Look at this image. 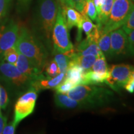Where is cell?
<instances>
[{"label": "cell", "instance_id": "cell-1", "mask_svg": "<svg viewBox=\"0 0 134 134\" xmlns=\"http://www.w3.org/2000/svg\"><path fill=\"white\" fill-rule=\"evenodd\" d=\"M14 47L18 52L26 57L35 66L43 71L47 64L48 52L39 38L26 27H20Z\"/></svg>", "mask_w": 134, "mask_h": 134}, {"label": "cell", "instance_id": "cell-2", "mask_svg": "<svg viewBox=\"0 0 134 134\" xmlns=\"http://www.w3.org/2000/svg\"><path fill=\"white\" fill-rule=\"evenodd\" d=\"M59 4L57 0H38L35 9L34 24L39 38L49 43L56 21Z\"/></svg>", "mask_w": 134, "mask_h": 134}, {"label": "cell", "instance_id": "cell-3", "mask_svg": "<svg viewBox=\"0 0 134 134\" xmlns=\"http://www.w3.org/2000/svg\"><path fill=\"white\" fill-rule=\"evenodd\" d=\"M67 95L81 104L83 108H96L109 104L114 93L104 87L95 85H80L71 89Z\"/></svg>", "mask_w": 134, "mask_h": 134}, {"label": "cell", "instance_id": "cell-4", "mask_svg": "<svg viewBox=\"0 0 134 134\" xmlns=\"http://www.w3.org/2000/svg\"><path fill=\"white\" fill-rule=\"evenodd\" d=\"M133 6L132 0H114L109 16L100 33L110 32L122 27Z\"/></svg>", "mask_w": 134, "mask_h": 134}, {"label": "cell", "instance_id": "cell-5", "mask_svg": "<svg viewBox=\"0 0 134 134\" xmlns=\"http://www.w3.org/2000/svg\"><path fill=\"white\" fill-rule=\"evenodd\" d=\"M69 29L67 27L66 19L59 4L56 21L52 32L53 44V52L65 53L74 48L70 40Z\"/></svg>", "mask_w": 134, "mask_h": 134}, {"label": "cell", "instance_id": "cell-6", "mask_svg": "<svg viewBox=\"0 0 134 134\" xmlns=\"http://www.w3.org/2000/svg\"><path fill=\"white\" fill-rule=\"evenodd\" d=\"M37 97L38 91L32 87H30L26 93L17 100L14 106V119L13 120L16 125L33 113Z\"/></svg>", "mask_w": 134, "mask_h": 134}, {"label": "cell", "instance_id": "cell-7", "mask_svg": "<svg viewBox=\"0 0 134 134\" xmlns=\"http://www.w3.org/2000/svg\"><path fill=\"white\" fill-rule=\"evenodd\" d=\"M134 66L127 64L113 65L109 68V76L105 83L114 91L123 88L129 80Z\"/></svg>", "mask_w": 134, "mask_h": 134}, {"label": "cell", "instance_id": "cell-8", "mask_svg": "<svg viewBox=\"0 0 134 134\" xmlns=\"http://www.w3.org/2000/svg\"><path fill=\"white\" fill-rule=\"evenodd\" d=\"M0 74L6 81L18 88L31 87V80L22 73L14 64L6 62L0 58Z\"/></svg>", "mask_w": 134, "mask_h": 134}, {"label": "cell", "instance_id": "cell-9", "mask_svg": "<svg viewBox=\"0 0 134 134\" xmlns=\"http://www.w3.org/2000/svg\"><path fill=\"white\" fill-rule=\"evenodd\" d=\"M19 31V25L13 20L0 26V58L4 51L14 46Z\"/></svg>", "mask_w": 134, "mask_h": 134}, {"label": "cell", "instance_id": "cell-10", "mask_svg": "<svg viewBox=\"0 0 134 134\" xmlns=\"http://www.w3.org/2000/svg\"><path fill=\"white\" fill-rule=\"evenodd\" d=\"M111 57L129 54L128 35L119 28L110 32Z\"/></svg>", "mask_w": 134, "mask_h": 134}, {"label": "cell", "instance_id": "cell-11", "mask_svg": "<svg viewBox=\"0 0 134 134\" xmlns=\"http://www.w3.org/2000/svg\"><path fill=\"white\" fill-rule=\"evenodd\" d=\"M22 73L29 77L31 81L45 76L42 70L35 66L26 57L18 52V57L14 64Z\"/></svg>", "mask_w": 134, "mask_h": 134}, {"label": "cell", "instance_id": "cell-12", "mask_svg": "<svg viewBox=\"0 0 134 134\" xmlns=\"http://www.w3.org/2000/svg\"><path fill=\"white\" fill-rule=\"evenodd\" d=\"M61 6V5H60ZM62 13L64 15L67 27L68 29H71L76 26L78 28L77 40L78 41L81 39V23L83 21V16L79 11L71 6H61Z\"/></svg>", "mask_w": 134, "mask_h": 134}, {"label": "cell", "instance_id": "cell-13", "mask_svg": "<svg viewBox=\"0 0 134 134\" xmlns=\"http://www.w3.org/2000/svg\"><path fill=\"white\" fill-rule=\"evenodd\" d=\"M65 76V73H60L57 76L53 77V78H50V77L47 76L42 77L39 79L31 81V87H32L38 92L41 90L54 89L63 81Z\"/></svg>", "mask_w": 134, "mask_h": 134}, {"label": "cell", "instance_id": "cell-14", "mask_svg": "<svg viewBox=\"0 0 134 134\" xmlns=\"http://www.w3.org/2000/svg\"><path fill=\"white\" fill-rule=\"evenodd\" d=\"M84 73L85 71L82 67L73 62L71 60H70L66 72L65 73L66 77L65 76V79L71 81L76 86L78 85H81Z\"/></svg>", "mask_w": 134, "mask_h": 134}, {"label": "cell", "instance_id": "cell-15", "mask_svg": "<svg viewBox=\"0 0 134 134\" xmlns=\"http://www.w3.org/2000/svg\"><path fill=\"white\" fill-rule=\"evenodd\" d=\"M100 52L98 43L86 38L83 41H80L76 49H75V54L80 56L92 55L97 57Z\"/></svg>", "mask_w": 134, "mask_h": 134}, {"label": "cell", "instance_id": "cell-16", "mask_svg": "<svg viewBox=\"0 0 134 134\" xmlns=\"http://www.w3.org/2000/svg\"><path fill=\"white\" fill-rule=\"evenodd\" d=\"M55 104L62 109H81L83 106L79 102L70 98L66 94L56 93L54 95Z\"/></svg>", "mask_w": 134, "mask_h": 134}, {"label": "cell", "instance_id": "cell-17", "mask_svg": "<svg viewBox=\"0 0 134 134\" xmlns=\"http://www.w3.org/2000/svg\"><path fill=\"white\" fill-rule=\"evenodd\" d=\"M109 76V73H101L90 70L85 72L81 85H99L105 82Z\"/></svg>", "mask_w": 134, "mask_h": 134}, {"label": "cell", "instance_id": "cell-18", "mask_svg": "<svg viewBox=\"0 0 134 134\" xmlns=\"http://www.w3.org/2000/svg\"><path fill=\"white\" fill-rule=\"evenodd\" d=\"M114 0H103L100 6L99 13L97 17V25L101 31L104 25L108 21L109 16L112 6H113Z\"/></svg>", "mask_w": 134, "mask_h": 134}, {"label": "cell", "instance_id": "cell-19", "mask_svg": "<svg viewBox=\"0 0 134 134\" xmlns=\"http://www.w3.org/2000/svg\"><path fill=\"white\" fill-rule=\"evenodd\" d=\"M96 58V57L94 55H85V56H80V55H76L75 53L70 60L80 65L83 68L85 72H86L91 70Z\"/></svg>", "mask_w": 134, "mask_h": 134}, {"label": "cell", "instance_id": "cell-20", "mask_svg": "<svg viewBox=\"0 0 134 134\" xmlns=\"http://www.w3.org/2000/svg\"><path fill=\"white\" fill-rule=\"evenodd\" d=\"M98 46L100 51L105 55V57L111 58L110 32L100 33V37L98 41Z\"/></svg>", "mask_w": 134, "mask_h": 134}, {"label": "cell", "instance_id": "cell-21", "mask_svg": "<svg viewBox=\"0 0 134 134\" xmlns=\"http://www.w3.org/2000/svg\"><path fill=\"white\" fill-rule=\"evenodd\" d=\"M105 58L106 57L104 53L100 51L96 57V60L91 70L101 73H109V66Z\"/></svg>", "mask_w": 134, "mask_h": 134}, {"label": "cell", "instance_id": "cell-22", "mask_svg": "<svg viewBox=\"0 0 134 134\" xmlns=\"http://www.w3.org/2000/svg\"><path fill=\"white\" fill-rule=\"evenodd\" d=\"M55 56L53 60L57 63L58 68L60 73H66L67 68H68V63L70 58L65 53H58L54 52Z\"/></svg>", "mask_w": 134, "mask_h": 134}, {"label": "cell", "instance_id": "cell-23", "mask_svg": "<svg viewBox=\"0 0 134 134\" xmlns=\"http://www.w3.org/2000/svg\"><path fill=\"white\" fill-rule=\"evenodd\" d=\"M81 14H86L93 21H96L98 13H97L96 7L94 4L93 0H86V4Z\"/></svg>", "mask_w": 134, "mask_h": 134}, {"label": "cell", "instance_id": "cell-24", "mask_svg": "<svg viewBox=\"0 0 134 134\" xmlns=\"http://www.w3.org/2000/svg\"><path fill=\"white\" fill-rule=\"evenodd\" d=\"M18 57V52L14 47L8 48L3 53L1 58L6 62L15 64Z\"/></svg>", "mask_w": 134, "mask_h": 134}, {"label": "cell", "instance_id": "cell-25", "mask_svg": "<svg viewBox=\"0 0 134 134\" xmlns=\"http://www.w3.org/2000/svg\"><path fill=\"white\" fill-rule=\"evenodd\" d=\"M46 75L47 77H50V78H53V77L57 76L60 73V70L58 68L57 63L54 60L50 61L48 64L46 65Z\"/></svg>", "mask_w": 134, "mask_h": 134}, {"label": "cell", "instance_id": "cell-26", "mask_svg": "<svg viewBox=\"0 0 134 134\" xmlns=\"http://www.w3.org/2000/svg\"><path fill=\"white\" fill-rule=\"evenodd\" d=\"M76 86L73 83H72L71 81H68L66 79H63L62 81L60 83L59 85H58L54 88L55 91L57 93H62L66 94L68 91H70L71 89H73Z\"/></svg>", "mask_w": 134, "mask_h": 134}, {"label": "cell", "instance_id": "cell-27", "mask_svg": "<svg viewBox=\"0 0 134 134\" xmlns=\"http://www.w3.org/2000/svg\"><path fill=\"white\" fill-rule=\"evenodd\" d=\"M82 16H83V21L81 23V31L82 32L83 31L87 36L93 31L96 24H93L92 20L90 19L87 15L82 14Z\"/></svg>", "mask_w": 134, "mask_h": 134}, {"label": "cell", "instance_id": "cell-28", "mask_svg": "<svg viewBox=\"0 0 134 134\" xmlns=\"http://www.w3.org/2000/svg\"><path fill=\"white\" fill-rule=\"evenodd\" d=\"M122 27L127 35L134 29V6L129 15L128 18Z\"/></svg>", "mask_w": 134, "mask_h": 134}, {"label": "cell", "instance_id": "cell-29", "mask_svg": "<svg viewBox=\"0 0 134 134\" xmlns=\"http://www.w3.org/2000/svg\"><path fill=\"white\" fill-rule=\"evenodd\" d=\"M11 0H0V21L6 16Z\"/></svg>", "mask_w": 134, "mask_h": 134}, {"label": "cell", "instance_id": "cell-30", "mask_svg": "<svg viewBox=\"0 0 134 134\" xmlns=\"http://www.w3.org/2000/svg\"><path fill=\"white\" fill-rule=\"evenodd\" d=\"M9 103L7 92L3 86H0V108L5 109Z\"/></svg>", "mask_w": 134, "mask_h": 134}, {"label": "cell", "instance_id": "cell-31", "mask_svg": "<svg viewBox=\"0 0 134 134\" xmlns=\"http://www.w3.org/2000/svg\"><path fill=\"white\" fill-rule=\"evenodd\" d=\"M86 2V0H72L73 8L79 11L80 13L83 11Z\"/></svg>", "mask_w": 134, "mask_h": 134}, {"label": "cell", "instance_id": "cell-32", "mask_svg": "<svg viewBox=\"0 0 134 134\" xmlns=\"http://www.w3.org/2000/svg\"><path fill=\"white\" fill-rule=\"evenodd\" d=\"M129 55H134V29L128 34Z\"/></svg>", "mask_w": 134, "mask_h": 134}, {"label": "cell", "instance_id": "cell-33", "mask_svg": "<svg viewBox=\"0 0 134 134\" xmlns=\"http://www.w3.org/2000/svg\"><path fill=\"white\" fill-rule=\"evenodd\" d=\"M18 125H16L12 121L11 124L5 125L4 129L3 130V134H14L16 131V129Z\"/></svg>", "mask_w": 134, "mask_h": 134}, {"label": "cell", "instance_id": "cell-34", "mask_svg": "<svg viewBox=\"0 0 134 134\" xmlns=\"http://www.w3.org/2000/svg\"><path fill=\"white\" fill-rule=\"evenodd\" d=\"M124 88L127 91L130 93H134V80L132 78H129L127 83L125 84Z\"/></svg>", "mask_w": 134, "mask_h": 134}, {"label": "cell", "instance_id": "cell-35", "mask_svg": "<svg viewBox=\"0 0 134 134\" xmlns=\"http://www.w3.org/2000/svg\"><path fill=\"white\" fill-rule=\"evenodd\" d=\"M7 124V118L3 116L2 114L0 113V134L2 133L5 125Z\"/></svg>", "mask_w": 134, "mask_h": 134}, {"label": "cell", "instance_id": "cell-36", "mask_svg": "<svg viewBox=\"0 0 134 134\" xmlns=\"http://www.w3.org/2000/svg\"><path fill=\"white\" fill-rule=\"evenodd\" d=\"M57 1L60 3L61 6H67L73 7V3L72 0H57Z\"/></svg>", "mask_w": 134, "mask_h": 134}, {"label": "cell", "instance_id": "cell-37", "mask_svg": "<svg viewBox=\"0 0 134 134\" xmlns=\"http://www.w3.org/2000/svg\"><path fill=\"white\" fill-rule=\"evenodd\" d=\"M31 1V0H18V3H19L20 7L25 8L29 5Z\"/></svg>", "mask_w": 134, "mask_h": 134}, {"label": "cell", "instance_id": "cell-38", "mask_svg": "<svg viewBox=\"0 0 134 134\" xmlns=\"http://www.w3.org/2000/svg\"><path fill=\"white\" fill-rule=\"evenodd\" d=\"M132 1H133V2L134 3V0H132Z\"/></svg>", "mask_w": 134, "mask_h": 134}, {"label": "cell", "instance_id": "cell-39", "mask_svg": "<svg viewBox=\"0 0 134 134\" xmlns=\"http://www.w3.org/2000/svg\"><path fill=\"white\" fill-rule=\"evenodd\" d=\"M0 113H1V110H0Z\"/></svg>", "mask_w": 134, "mask_h": 134}]
</instances>
